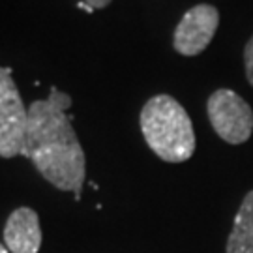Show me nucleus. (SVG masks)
<instances>
[{"instance_id": "1", "label": "nucleus", "mask_w": 253, "mask_h": 253, "mask_svg": "<svg viewBox=\"0 0 253 253\" xmlns=\"http://www.w3.org/2000/svg\"><path fill=\"white\" fill-rule=\"evenodd\" d=\"M72 98L51 88L47 100H38L28 107V126L21 156L34 163L38 172L62 191H73L81 199L84 184V152L75 135L66 109Z\"/></svg>"}, {"instance_id": "2", "label": "nucleus", "mask_w": 253, "mask_h": 253, "mask_svg": "<svg viewBox=\"0 0 253 253\" xmlns=\"http://www.w3.org/2000/svg\"><path fill=\"white\" fill-rule=\"evenodd\" d=\"M141 131L152 152L167 163L188 162L195 152L193 124L178 101L160 94L141 111Z\"/></svg>"}, {"instance_id": "3", "label": "nucleus", "mask_w": 253, "mask_h": 253, "mask_svg": "<svg viewBox=\"0 0 253 253\" xmlns=\"http://www.w3.org/2000/svg\"><path fill=\"white\" fill-rule=\"evenodd\" d=\"M208 118L217 135L229 145H242L253 131V111L248 101L229 88L216 90L207 103Z\"/></svg>"}, {"instance_id": "4", "label": "nucleus", "mask_w": 253, "mask_h": 253, "mask_svg": "<svg viewBox=\"0 0 253 253\" xmlns=\"http://www.w3.org/2000/svg\"><path fill=\"white\" fill-rule=\"evenodd\" d=\"M28 111L9 68H0V156L15 158L23 150Z\"/></svg>"}, {"instance_id": "5", "label": "nucleus", "mask_w": 253, "mask_h": 253, "mask_svg": "<svg viewBox=\"0 0 253 253\" xmlns=\"http://www.w3.org/2000/svg\"><path fill=\"white\" fill-rule=\"evenodd\" d=\"M219 25V13L210 4H197L184 13L174 30V49L184 56H195L203 53Z\"/></svg>"}, {"instance_id": "6", "label": "nucleus", "mask_w": 253, "mask_h": 253, "mask_svg": "<svg viewBox=\"0 0 253 253\" xmlns=\"http://www.w3.org/2000/svg\"><path fill=\"white\" fill-rule=\"evenodd\" d=\"M4 242L9 253H38L42 246V227L38 212L21 207L9 214L4 227Z\"/></svg>"}, {"instance_id": "7", "label": "nucleus", "mask_w": 253, "mask_h": 253, "mask_svg": "<svg viewBox=\"0 0 253 253\" xmlns=\"http://www.w3.org/2000/svg\"><path fill=\"white\" fill-rule=\"evenodd\" d=\"M227 253H253V190L248 191L238 208L233 231L227 240Z\"/></svg>"}, {"instance_id": "8", "label": "nucleus", "mask_w": 253, "mask_h": 253, "mask_svg": "<svg viewBox=\"0 0 253 253\" xmlns=\"http://www.w3.org/2000/svg\"><path fill=\"white\" fill-rule=\"evenodd\" d=\"M244 64H246V77H248L250 84L253 86V36L244 49Z\"/></svg>"}, {"instance_id": "9", "label": "nucleus", "mask_w": 253, "mask_h": 253, "mask_svg": "<svg viewBox=\"0 0 253 253\" xmlns=\"http://www.w3.org/2000/svg\"><path fill=\"white\" fill-rule=\"evenodd\" d=\"M109 4H111V0H79V6L81 8H92V9L105 8Z\"/></svg>"}, {"instance_id": "10", "label": "nucleus", "mask_w": 253, "mask_h": 253, "mask_svg": "<svg viewBox=\"0 0 253 253\" xmlns=\"http://www.w3.org/2000/svg\"><path fill=\"white\" fill-rule=\"evenodd\" d=\"M0 253H9V252H8V248H6L4 244H0Z\"/></svg>"}]
</instances>
